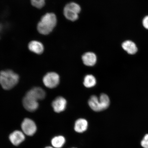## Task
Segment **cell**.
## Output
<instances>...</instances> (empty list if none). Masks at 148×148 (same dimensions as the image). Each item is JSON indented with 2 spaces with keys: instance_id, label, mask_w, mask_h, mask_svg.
Masks as SVG:
<instances>
[{
  "instance_id": "5bb4252c",
  "label": "cell",
  "mask_w": 148,
  "mask_h": 148,
  "mask_svg": "<svg viewBox=\"0 0 148 148\" xmlns=\"http://www.w3.org/2000/svg\"><path fill=\"white\" fill-rule=\"evenodd\" d=\"M65 142V138L62 136H55L51 140L52 145L53 148H62Z\"/></svg>"
},
{
  "instance_id": "44dd1931",
  "label": "cell",
  "mask_w": 148,
  "mask_h": 148,
  "mask_svg": "<svg viewBox=\"0 0 148 148\" xmlns=\"http://www.w3.org/2000/svg\"><path fill=\"white\" fill-rule=\"evenodd\" d=\"M45 148H54L53 147H46Z\"/></svg>"
},
{
  "instance_id": "ffe728a7",
  "label": "cell",
  "mask_w": 148,
  "mask_h": 148,
  "mask_svg": "<svg viewBox=\"0 0 148 148\" xmlns=\"http://www.w3.org/2000/svg\"><path fill=\"white\" fill-rule=\"evenodd\" d=\"M35 1L45 3V0H35Z\"/></svg>"
},
{
  "instance_id": "ba28073f",
  "label": "cell",
  "mask_w": 148,
  "mask_h": 148,
  "mask_svg": "<svg viewBox=\"0 0 148 148\" xmlns=\"http://www.w3.org/2000/svg\"><path fill=\"white\" fill-rule=\"evenodd\" d=\"M9 140L14 145H18L25 140V137L23 132L16 130L11 134L9 136Z\"/></svg>"
},
{
  "instance_id": "2e32d148",
  "label": "cell",
  "mask_w": 148,
  "mask_h": 148,
  "mask_svg": "<svg viewBox=\"0 0 148 148\" xmlns=\"http://www.w3.org/2000/svg\"><path fill=\"white\" fill-rule=\"evenodd\" d=\"M97 83V80L95 77L91 75H87L85 77L83 84L87 88H92Z\"/></svg>"
},
{
  "instance_id": "e0dca14e",
  "label": "cell",
  "mask_w": 148,
  "mask_h": 148,
  "mask_svg": "<svg viewBox=\"0 0 148 148\" xmlns=\"http://www.w3.org/2000/svg\"><path fill=\"white\" fill-rule=\"evenodd\" d=\"M65 7L76 12L77 14H79L81 10L80 6L77 3H68L66 5Z\"/></svg>"
},
{
  "instance_id": "4fadbf2b",
  "label": "cell",
  "mask_w": 148,
  "mask_h": 148,
  "mask_svg": "<svg viewBox=\"0 0 148 148\" xmlns=\"http://www.w3.org/2000/svg\"><path fill=\"white\" fill-rule=\"evenodd\" d=\"M88 126L87 121L85 119L80 118L76 121L74 129L76 132L82 133L86 131L88 129Z\"/></svg>"
},
{
  "instance_id": "6da1fadb",
  "label": "cell",
  "mask_w": 148,
  "mask_h": 148,
  "mask_svg": "<svg viewBox=\"0 0 148 148\" xmlns=\"http://www.w3.org/2000/svg\"><path fill=\"white\" fill-rule=\"evenodd\" d=\"M57 23L56 16L53 13H47L42 16L37 25V30L40 34L47 35L54 29Z\"/></svg>"
},
{
  "instance_id": "52a82bcc",
  "label": "cell",
  "mask_w": 148,
  "mask_h": 148,
  "mask_svg": "<svg viewBox=\"0 0 148 148\" xmlns=\"http://www.w3.org/2000/svg\"><path fill=\"white\" fill-rule=\"evenodd\" d=\"M66 101L64 97H59L56 98L52 103L53 110L55 112L60 113L65 110Z\"/></svg>"
},
{
  "instance_id": "8992f818",
  "label": "cell",
  "mask_w": 148,
  "mask_h": 148,
  "mask_svg": "<svg viewBox=\"0 0 148 148\" xmlns=\"http://www.w3.org/2000/svg\"><path fill=\"white\" fill-rule=\"evenodd\" d=\"M38 101L34 98L26 94L23 98V103L25 110L29 112H33L38 108L39 104Z\"/></svg>"
},
{
  "instance_id": "7a4b0ae2",
  "label": "cell",
  "mask_w": 148,
  "mask_h": 148,
  "mask_svg": "<svg viewBox=\"0 0 148 148\" xmlns=\"http://www.w3.org/2000/svg\"><path fill=\"white\" fill-rule=\"evenodd\" d=\"M19 77L18 74L12 70H3L0 73V84L4 90L14 88L18 83Z\"/></svg>"
},
{
  "instance_id": "ac0fdd59",
  "label": "cell",
  "mask_w": 148,
  "mask_h": 148,
  "mask_svg": "<svg viewBox=\"0 0 148 148\" xmlns=\"http://www.w3.org/2000/svg\"><path fill=\"white\" fill-rule=\"evenodd\" d=\"M141 145L144 148H148V134L144 137L141 142Z\"/></svg>"
},
{
  "instance_id": "277c9868",
  "label": "cell",
  "mask_w": 148,
  "mask_h": 148,
  "mask_svg": "<svg viewBox=\"0 0 148 148\" xmlns=\"http://www.w3.org/2000/svg\"><path fill=\"white\" fill-rule=\"evenodd\" d=\"M43 82L45 86L49 88H54L59 84L60 77L58 74L54 72L48 73L43 77Z\"/></svg>"
},
{
  "instance_id": "9c48e42d",
  "label": "cell",
  "mask_w": 148,
  "mask_h": 148,
  "mask_svg": "<svg viewBox=\"0 0 148 148\" xmlns=\"http://www.w3.org/2000/svg\"><path fill=\"white\" fill-rule=\"evenodd\" d=\"M27 94L34 98L38 101L44 99L46 95L45 90L42 88L38 87L31 89L27 92Z\"/></svg>"
},
{
  "instance_id": "7c38bea8",
  "label": "cell",
  "mask_w": 148,
  "mask_h": 148,
  "mask_svg": "<svg viewBox=\"0 0 148 148\" xmlns=\"http://www.w3.org/2000/svg\"><path fill=\"white\" fill-rule=\"evenodd\" d=\"M123 49L129 54L134 55L138 51V48L134 42L131 40H126L122 45Z\"/></svg>"
},
{
  "instance_id": "30bf717a",
  "label": "cell",
  "mask_w": 148,
  "mask_h": 148,
  "mask_svg": "<svg viewBox=\"0 0 148 148\" xmlns=\"http://www.w3.org/2000/svg\"><path fill=\"white\" fill-rule=\"evenodd\" d=\"M28 47L29 51L38 55L42 54L44 49L43 44L37 40H32L29 42Z\"/></svg>"
},
{
  "instance_id": "3957f363",
  "label": "cell",
  "mask_w": 148,
  "mask_h": 148,
  "mask_svg": "<svg viewBox=\"0 0 148 148\" xmlns=\"http://www.w3.org/2000/svg\"><path fill=\"white\" fill-rule=\"evenodd\" d=\"M110 99L105 94H102L99 98L97 96L92 95L89 99V106L95 112H100L106 110L110 106Z\"/></svg>"
},
{
  "instance_id": "5b68a950",
  "label": "cell",
  "mask_w": 148,
  "mask_h": 148,
  "mask_svg": "<svg viewBox=\"0 0 148 148\" xmlns=\"http://www.w3.org/2000/svg\"><path fill=\"white\" fill-rule=\"evenodd\" d=\"M21 128L24 134L28 136H33L37 130L36 123L29 118H25L23 120L21 124Z\"/></svg>"
},
{
  "instance_id": "7402d4cb",
  "label": "cell",
  "mask_w": 148,
  "mask_h": 148,
  "mask_svg": "<svg viewBox=\"0 0 148 148\" xmlns=\"http://www.w3.org/2000/svg\"></svg>"
},
{
  "instance_id": "9a60e30c",
  "label": "cell",
  "mask_w": 148,
  "mask_h": 148,
  "mask_svg": "<svg viewBox=\"0 0 148 148\" xmlns=\"http://www.w3.org/2000/svg\"><path fill=\"white\" fill-rule=\"evenodd\" d=\"M65 17L71 21H75L78 19V14L65 7L64 10Z\"/></svg>"
},
{
  "instance_id": "8fae6325",
  "label": "cell",
  "mask_w": 148,
  "mask_h": 148,
  "mask_svg": "<svg viewBox=\"0 0 148 148\" xmlns=\"http://www.w3.org/2000/svg\"><path fill=\"white\" fill-rule=\"evenodd\" d=\"M82 60L83 63L88 66H93L97 61V56L92 52L86 53L83 55Z\"/></svg>"
},
{
  "instance_id": "d6986e66",
  "label": "cell",
  "mask_w": 148,
  "mask_h": 148,
  "mask_svg": "<svg viewBox=\"0 0 148 148\" xmlns=\"http://www.w3.org/2000/svg\"><path fill=\"white\" fill-rule=\"evenodd\" d=\"M142 23L144 27L148 29V16H145L144 18Z\"/></svg>"
}]
</instances>
